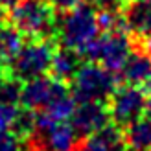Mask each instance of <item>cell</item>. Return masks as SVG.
<instances>
[{
  "label": "cell",
  "mask_w": 151,
  "mask_h": 151,
  "mask_svg": "<svg viewBox=\"0 0 151 151\" xmlns=\"http://www.w3.org/2000/svg\"><path fill=\"white\" fill-rule=\"evenodd\" d=\"M20 103L33 112H44L54 120H70L76 100L65 81L52 76H39L22 83Z\"/></svg>",
  "instance_id": "1"
},
{
  "label": "cell",
  "mask_w": 151,
  "mask_h": 151,
  "mask_svg": "<svg viewBox=\"0 0 151 151\" xmlns=\"http://www.w3.org/2000/svg\"><path fill=\"white\" fill-rule=\"evenodd\" d=\"M6 19L28 39H54L59 17L48 0H15Z\"/></svg>",
  "instance_id": "2"
},
{
  "label": "cell",
  "mask_w": 151,
  "mask_h": 151,
  "mask_svg": "<svg viewBox=\"0 0 151 151\" xmlns=\"http://www.w3.org/2000/svg\"><path fill=\"white\" fill-rule=\"evenodd\" d=\"M98 33V13L96 7L83 2L81 6L74 7L70 11H65L61 19H57V32L55 37L59 42L66 48H72L76 52H83V48L88 42H92Z\"/></svg>",
  "instance_id": "3"
},
{
  "label": "cell",
  "mask_w": 151,
  "mask_h": 151,
  "mask_svg": "<svg viewBox=\"0 0 151 151\" xmlns=\"http://www.w3.org/2000/svg\"><path fill=\"white\" fill-rule=\"evenodd\" d=\"M116 72L107 70L94 61L81 63L76 76L70 79V94L76 103L79 101H107L118 87Z\"/></svg>",
  "instance_id": "4"
},
{
  "label": "cell",
  "mask_w": 151,
  "mask_h": 151,
  "mask_svg": "<svg viewBox=\"0 0 151 151\" xmlns=\"http://www.w3.org/2000/svg\"><path fill=\"white\" fill-rule=\"evenodd\" d=\"M54 50V39H29L22 42L19 52L7 63L6 70L22 83L44 76L50 70Z\"/></svg>",
  "instance_id": "5"
},
{
  "label": "cell",
  "mask_w": 151,
  "mask_h": 151,
  "mask_svg": "<svg viewBox=\"0 0 151 151\" xmlns=\"http://www.w3.org/2000/svg\"><path fill=\"white\" fill-rule=\"evenodd\" d=\"M134 46L133 37L120 29V32H101L98 37L88 42L81 52V57L87 61L100 63L111 72H120L125 59L129 57Z\"/></svg>",
  "instance_id": "6"
},
{
  "label": "cell",
  "mask_w": 151,
  "mask_h": 151,
  "mask_svg": "<svg viewBox=\"0 0 151 151\" xmlns=\"http://www.w3.org/2000/svg\"><path fill=\"white\" fill-rule=\"evenodd\" d=\"M33 151H76L78 133L68 120H54L44 112H35Z\"/></svg>",
  "instance_id": "7"
},
{
  "label": "cell",
  "mask_w": 151,
  "mask_h": 151,
  "mask_svg": "<svg viewBox=\"0 0 151 151\" xmlns=\"http://www.w3.org/2000/svg\"><path fill=\"white\" fill-rule=\"evenodd\" d=\"M147 103L149 96L144 88L124 83L122 87H116L114 92L109 96L107 107L112 122L120 127H127L146 112Z\"/></svg>",
  "instance_id": "8"
},
{
  "label": "cell",
  "mask_w": 151,
  "mask_h": 151,
  "mask_svg": "<svg viewBox=\"0 0 151 151\" xmlns=\"http://www.w3.org/2000/svg\"><path fill=\"white\" fill-rule=\"evenodd\" d=\"M111 122L107 101H79L70 116V124L78 137H87Z\"/></svg>",
  "instance_id": "9"
},
{
  "label": "cell",
  "mask_w": 151,
  "mask_h": 151,
  "mask_svg": "<svg viewBox=\"0 0 151 151\" xmlns=\"http://www.w3.org/2000/svg\"><path fill=\"white\" fill-rule=\"evenodd\" d=\"M76 151H129L125 131L114 122L105 124L100 129L87 134Z\"/></svg>",
  "instance_id": "10"
},
{
  "label": "cell",
  "mask_w": 151,
  "mask_h": 151,
  "mask_svg": "<svg viewBox=\"0 0 151 151\" xmlns=\"http://www.w3.org/2000/svg\"><path fill=\"white\" fill-rule=\"evenodd\" d=\"M120 79L127 85H134L140 88H147L151 85V54L140 44L133 46L129 57L120 68Z\"/></svg>",
  "instance_id": "11"
},
{
  "label": "cell",
  "mask_w": 151,
  "mask_h": 151,
  "mask_svg": "<svg viewBox=\"0 0 151 151\" xmlns=\"http://www.w3.org/2000/svg\"><path fill=\"white\" fill-rule=\"evenodd\" d=\"M122 13L131 37L142 39L151 32V0H129Z\"/></svg>",
  "instance_id": "12"
},
{
  "label": "cell",
  "mask_w": 151,
  "mask_h": 151,
  "mask_svg": "<svg viewBox=\"0 0 151 151\" xmlns=\"http://www.w3.org/2000/svg\"><path fill=\"white\" fill-rule=\"evenodd\" d=\"M83 63V57L79 52H76L72 48H55L54 50V55H52V63H50V76L55 78L59 81H70L78 68Z\"/></svg>",
  "instance_id": "13"
},
{
  "label": "cell",
  "mask_w": 151,
  "mask_h": 151,
  "mask_svg": "<svg viewBox=\"0 0 151 151\" xmlns=\"http://www.w3.org/2000/svg\"><path fill=\"white\" fill-rule=\"evenodd\" d=\"M125 140L133 151H151V100L146 112L125 127Z\"/></svg>",
  "instance_id": "14"
},
{
  "label": "cell",
  "mask_w": 151,
  "mask_h": 151,
  "mask_svg": "<svg viewBox=\"0 0 151 151\" xmlns=\"http://www.w3.org/2000/svg\"><path fill=\"white\" fill-rule=\"evenodd\" d=\"M20 88L22 81L13 78L7 70H0V103L7 105L20 103Z\"/></svg>",
  "instance_id": "15"
},
{
  "label": "cell",
  "mask_w": 151,
  "mask_h": 151,
  "mask_svg": "<svg viewBox=\"0 0 151 151\" xmlns=\"http://www.w3.org/2000/svg\"><path fill=\"white\" fill-rule=\"evenodd\" d=\"M17 105H7V103H0V131H7L11 129V125L17 116Z\"/></svg>",
  "instance_id": "16"
},
{
  "label": "cell",
  "mask_w": 151,
  "mask_h": 151,
  "mask_svg": "<svg viewBox=\"0 0 151 151\" xmlns=\"http://www.w3.org/2000/svg\"><path fill=\"white\" fill-rule=\"evenodd\" d=\"M0 151H20V137L11 129L0 131Z\"/></svg>",
  "instance_id": "17"
},
{
  "label": "cell",
  "mask_w": 151,
  "mask_h": 151,
  "mask_svg": "<svg viewBox=\"0 0 151 151\" xmlns=\"http://www.w3.org/2000/svg\"><path fill=\"white\" fill-rule=\"evenodd\" d=\"M129 0H90V6L98 11H124Z\"/></svg>",
  "instance_id": "18"
},
{
  "label": "cell",
  "mask_w": 151,
  "mask_h": 151,
  "mask_svg": "<svg viewBox=\"0 0 151 151\" xmlns=\"http://www.w3.org/2000/svg\"><path fill=\"white\" fill-rule=\"evenodd\" d=\"M52 2V6L55 7V11H70V9H74V7H78V6H81L85 0H50Z\"/></svg>",
  "instance_id": "19"
},
{
  "label": "cell",
  "mask_w": 151,
  "mask_h": 151,
  "mask_svg": "<svg viewBox=\"0 0 151 151\" xmlns=\"http://www.w3.org/2000/svg\"><path fill=\"white\" fill-rule=\"evenodd\" d=\"M140 46L144 48L146 52H149V54H151V32H149L147 35H144V37L140 39Z\"/></svg>",
  "instance_id": "20"
},
{
  "label": "cell",
  "mask_w": 151,
  "mask_h": 151,
  "mask_svg": "<svg viewBox=\"0 0 151 151\" xmlns=\"http://www.w3.org/2000/svg\"><path fill=\"white\" fill-rule=\"evenodd\" d=\"M15 0H0V7H9Z\"/></svg>",
  "instance_id": "21"
}]
</instances>
